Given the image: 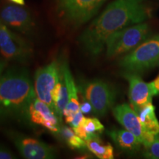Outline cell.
Listing matches in <instances>:
<instances>
[{
	"mask_svg": "<svg viewBox=\"0 0 159 159\" xmlns=\"http://www.w3.org/2000/svg\"><path fill=\"white\" fill-rule=\"evenodd\" d=\"M57 135H59L61 138L72 150H83L87 148L85 141L77 136L72 128H71L67 126H61Z\"/></svg>",
	"mask_w": 159,
	"mask_h": 159,
	"instance_id": "18",
	"label": "cell"
},
{
	"mask_svg": "<svg viewBox=\"0 0 159 159\" xmlns=\"http://www.w3.org/2000/svg\"><path fill=\"white\" fill-rule=\"evenodd\" d=\"M83 118H84L83 113L80 111V109L78 111H77V112L75 114L72 121H71V122L69 125L72 127V128H76V127L79 126V125H80V123L82 122Z\"/></svg>",
	"mask_w": 159,
	"mask_h": 159,
	"instance_id": "21",
	"label": "cell"
},
{
	"mask_svg": "<svg viewBox=\"0 0 159 159\" xmlns=\"http://www.w3.org/2000/svg\"><path fill=\"white\" fill-rule=\"evenodd\" d=\"M80 111L85 114H89L93 111L92 105H91V103L89 102V101H87L86 99H85V101H83L82 103L80 104Z\"/></svg>",
	"mask_w": 159,
	"mask_h": 159,
	"instance_id": "23",
	"label": "cell"
},
{
	"mask_svg": "<svg viewBox=\"0 0 159 159\" xmlns=\"http://www.w3.org/2000/svg\"><path fill=\"white\" fill-rule=\"evenodd\" d=\"M35 98L28 70L18 66L10 67L2 75L0 83V119L30 121V106Z\"/></svg>",
	"mask_w": 159,
	"mask_h": 159,
	"instance_id": "2",
	"label": "cell"
},
{
	"mask_svg": "<svg viewBox=\"0 0 159 159\" xmlns=\"http://www.w3.org/2000/svg\"><path fill=\"white\" fill-rule=\"evenodd\" d=\"M144 132L142 144L148 146L157 134H159V122L155 113V107L152 102L148 103L137 112Z\"/></svg>",
	"mask_w": 159,
	"mask_h": 159,
	"instance_id": "14",
	"label": "cell"
},
{
	"mask_svg": "<svg viewBox=\"0 0 159 159\" xmlns=\"http://www.w3.org/2000/svg\"><path fill=\"white\" fill-rule=\"evenodd\" d=\"M83 93L84 98L92 105L93 113L103 117L113 108L116 99V92L113 86L102 80H92L85 83Z\"/></svg>",
	"mask_w": 159,
	"mask_h": 159,
	"instance_id": "6",
	"label": "cell"
},
{
	"mask_svg": "<svg viewBox=\"0 0 159 159\" xmlns=\"http://www.w3.org/2000/svg\"><path fill=\"white\" fill-rule=\"evenodd\" d=\"M108 136L121 150L127 153H135L140 150L142 143L134 134L126 129L108 131Z\"/></svg>",
	"mask_w": 159,
	"mask_h": 159,
	"instance_id": "16",
	"label": "cell"
},
{
	"mask_svg": "<svg viewBox=\"0 0 159 159\" xmlns=\"http://www.w3.org/2000/svg\"><path fill=\"white\" fill-rule=\"evenodd\" d=\"M6 66H7V62L4 60L0 59V83H1V78L2 76L3 71L5 70Z\"/></svg>",
	"mask_w": 159,
	"mask_h": 159,
	"instance_id": "25",
	"label": "cell"
},
{
	"mask_svg": "<svg viewBox=\"0 0 159 159\" xmlns=\"http://www.w3.org/2000/svg\"><path fill=\"white\" fill-rule=\"evenodd\" d=\"M10 1L11 2L13 3H15L16 5H25V0H10Z\"/></svg>",
	"mask_w": 159,
	"mask_h": 159,
	"instance_id": "26",
	"label": "cell"
},
{
	"mask_svg": "<svg viewBox=\"0 0 159 159\" xmlns=\"http://www.w3.org/2000/svg\"><path fill=\"white\" fill-rule=\"evenodd\" d=\"M86 148L94 156L100 159L114 158V148L111 144H105L99 136H93L85 139Z\"/></svg>",
	"mask_w": 159,
	"mask_h": 159,
	"instance_id": "17",
	"label": "cell"
},
{
	"mask_svg": "<svg viewBox=\"0 0 159 159\" xmlns=\"http://www.w3.org/2000/svg\"><path fill=\"white\" fill-rule=\"evenodd\" d=\"M152 85H153L155 91H156V95H158L159 94V75L153 81H152Z\"/></svg>",
	"mask_w": 159,
	"mask_h": 159,
	"instance_id": "24",
	"label": "cell"
},
{
	"mask_svg": "<svg viewBox=\"0 0 159 159\" xmlns=\"http://www.w3.org/2000/svg\"><path fill=\"white\" fill-rule=\"evenodd\" d=\"M29 117L30 121L34 124L44 127L53 134H58L61 119L52 108L37 97L30 106Z\"/></svg>",
	"mask_w": 159,
	"mask_h": 159,
	"instance_id": "12",
	"label": "cell"
},
{
	"mask_svg": "<svg viewBox=\"0 0 159 159\" xmlns=\"http://www.w3.org/2000/svg\"><path fill=\"white\" fill-rule=\"evenodd\" d=\"M80 125L86 133L88 138L93 136H99L104 131V125L95 117H84ZM87 138V139H88Z\"/></svg>",
	"mask_w": 159,
	"mask_h": 159,
	"instance_id": "19",
	"label": "cell"
},
{
	"mask_svg": "<svg viewBox=\"0 0 159 159\" xmlns=\"http://www.w3.org/2000/svg\"><path fill=\"white\" fill-rule=\"evenodd\" d=\"M149 32V25L142 22L113 33L105 42L107 56L114 58L134 50L147 39Z\"/></svg>",
	"mask_w": 159,
	"mask_h": 159,
	"instance_id": "3",
	"label": "cell"
},
{
	"mask_svg": "<svg viewBox=\"0 0 159 159\" xmlns=\"http://www.w3.org/2000/svg\"><path fill=\"white\" fill-rule=\"evenodd\" d=\"M144 156L148 158L159 159V134L148 146L144 148Z\"/></svg>",
	"mask_w": 159,
	"mask_h": 159,
	"instance_id": "20",
	"label": "cell"
},
{
	"mask_svg": "<svg viewBox=\"0 0 159 159\" xmlns=\"http://www.w3.org/2000/svg\"><path fill=\"white\" fill-rule=\"evenodd\" d=\"M122 76L128 81L130 105L136 113L144 105L152 102V97L156 96L152 82L145 83L138 73L130 71H124Z\"/></svg>",
	"mask_w": 159,
	"mask_h": 159,
	"instance_id": "10",
	"label": "cell"
},
{
	"mask_svg": "<svg viewBox=\"0 0 159 159\" xmlns=\"http://www.w3.org/2000/svg\"><path fill=\"white\" fill-rule=\"evenodd\" d=\"M15 158L14 155L8 149L0 144V159H13Z\"/></svg>",
	"mask_w": 159,
	"mask_h": 159,
	"instance_id": "22",
	"label": "cell"
},
{
	"mask_svg": "<svg viewBox=\"0 0 159 159\" xmlns=\"http://www.w3.org/2000/svg\"><path fill=\"white\" fill-rule=\"evenodd\" d=\"M60 80L61 83V96L58 102L55 105V112L57 116L61 119L63 111L66 106L69 99V91L71 85L75 83L71 71L69 69L68 63L66 61H62L61 64V76Z\"/></svg>",
	"mask_w": 159,
	"mask_h": 159,
	"instance_id": "15",
	"label": "cell"
},
{
	"mask_svg": "<svg viewBox=\"0 0 159 159\" xmlns=\"http://www.w3.org/2000/svg\"><path fill=\"white\" fill-rule=\"evenodd\" d=\"M0 52L7 60L27 63L33 56L27 41L12 32L0 19Z\"/></svg>",
	"mask_w": 159,
	"mask_h": 159,
	"instance_id": "7",
	"label": "cell"
},
{
	"mask_svg": "<svg viewBox=\"0 0 159 159\" xmlns=\"http://www.w3.org/2000/svg\"><path fill=\"white\" fill-rule=\"evenodd\" d=\"M107 0H56L60 17L69 25L79 27L88 22Z\"/></svg>",
	"mask_w": 159,
	"mask_h": 159,
	"instance_id": "5",
	"label": "cell"
},
{
	"mask_svg": "<svg viewBox=\"0 0 159 159\" xmlns=\"http://www.w3.org/2000/svg\"><path fill=\"white\" fill-rule=\"evenodd\" d=\"M7 134L23 158L52 159L57 157L56 149L41 141L13 131H8Z\"/></svg>",
	"mask_w": 159,
	"mask_h": 159,
	"instance_id": "9",
	"label": "cell"
},
{
	"mask_svg": "<svg viewBox=\"0 0 159 159\" xmlns=\"http://www.w3.org/2000/svg\"><path fill=\"white\" fill-rule=\"evenodd\" d=\"M61 76V64L58 61H52L35 71L34 88L36 97L54 110L52 91Z\"/></svg>",
	"mask_w": 159,
	"mask_h": 159,
	"instance_id": "8",
	"label": "cell"
},
{
	"mask_svg": "<svg viewBox=\"0 0 159 159\" xmlns=\"http://www.w3.org/2000/svg\"><path fill=\"white\" fill-rule=\"evenodd\" d=\"M0 19L7 26L25 35L33 33L35 27L30 13L21 5H10L4 7L0 13Z\"/></svg>",
	"mask_w": 159,
	"mask_h": 159,
	"instance_id": "11",
	"label": "cell"
},
{
	"mask_svg": "<svg viewBox=\"0 0 159 159\" xmlns=\"http://www.w3.org/2000/svg\"><path fill=\"white\" fill-rule=\"evenodd\" d=\"M150 16V10L144 0H114L84 30L79 42L86 52L96 56L113 33L144 22Z\"/></svg>",
	"mask_w": 159,
	"mask_h": 159,
	"instance_id": "1",
	"label": "cell"
},
{
	"mask_svg": "<svg viewBox=\"0 0 159 159\" xmlns=\"http://www.w3.org/2000/svg\"><path fill=\"white\" fill-rule=\"evenodd\" d=\"M119 64L125 71L138 74L159 64V35L143 41L123 57Z\"/></svg>",
	"mask_w": 159,
	"mask_h": 159,
	"instance_id": "4",
	"label": "cell"
},
{
	"mask_svg": "<svg viewBox=\"0 0 159 159\" xmlns=\"http://www.w3.org/2000/svg\"><path fill=\"white\" fill-rule=\"evenodd\" d=\"M113 114L117 122L125 129L134 134L142 144L144 139L142 126L138 114L132 107L126 103L118 105L113 108Z\"/></svg>",
	"mask_w": 159,
	"mask_h": 159,
	"instance_id": "13",
	"label": "cell"
}]
</instances>
